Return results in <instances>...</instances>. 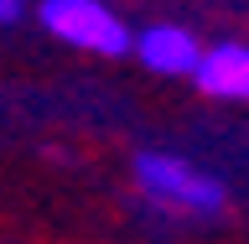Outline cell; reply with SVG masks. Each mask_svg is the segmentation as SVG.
<instances>
[{
	"label": "cell",
	"instance_id": "obj_1",
	"mask_svg": "<svg viewBox=\"0 0 249 244\" xmlns=\"http://www.w3.org/2000/svg\"><path fill=\"white\" fill-rule=\"evenodd\" d=\"M135 182L145 187L156 203L182 208V213H218V208H223V182L208 177V171H197L192 161H182V156H161V151L135 156Z\"/></svg>",
	"mask_w": 249,
	"mask_h": 244
},
{
	"label": "cell",
	"instance_id": "obj_4",
	"mask_svg": "<svg viewBox=\"0 0 249 244\" xmlns=\"http://www.w3.org/2000/svg\"><path fill=\"white\" fill-rule=\"evenodd\" d=\"M135 57L151 68V73H192L202 57V47L192 31L182 26H151V31H140L135 37Z\"/></svg>",
	"mask_w": 249,
	"mask_h": 244
},
{
	"label": "cell",
	"instance_id": "obj_5",
	"mask_svg": "<svg viewBox=\"0 0 249 244\" xmlns=\"http://www.w3.org/2000/svg\"><path fill=\"white\" fill-rule=\"evenodd\" d=\"M21 11H26V0H0V21H16Z\"/></svg>",
	"mask_w": 249,
	"mask_h": 244
},
{
	"label": "cell",
	"instance_id": "obj_3",
	"mask_svg": "<svg viewBox=\"0 0 249 244\" xmlns=\"http://www.w3.org/2000/svg\"><path fill=\"white\" fill-rule=\"evenodd\" d=\"M192 73H197V89L213 99H249V47L223 42L213 52H202Z\"/></svg>",
	"mask_w": 249,
	"mask_h": 244
},
{
	"label": "cell",
	"instance_id": "obj_2",
	"mask_svg": "<svg viewBox=\"0 0 249 244\" xmlns=\"http://www.w3.org/2000/svg\"><path fill=\"white\" fill-rule=\"evenodd\" d=\"M42 26L62 42L83 47V52H104V57H124L135 47L124 21L99 0H42Z\"/></svg>",
	"mask_w": 249,
	"mask_h": 244
}]
</instances>
